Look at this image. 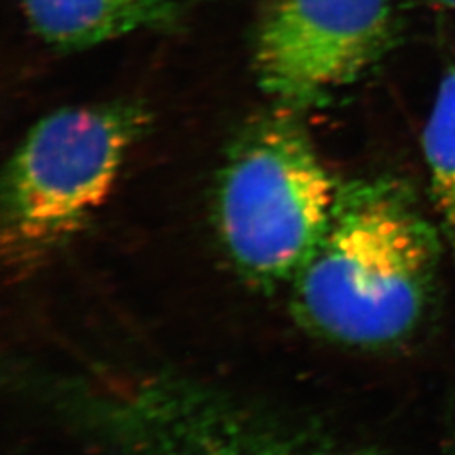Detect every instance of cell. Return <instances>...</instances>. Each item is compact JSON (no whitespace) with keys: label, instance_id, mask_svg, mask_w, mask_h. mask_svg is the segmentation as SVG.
<instances>
[{"label":"cell","instance_id":"obj_1","mask_svg":"<svg viewBox=\"0 0 455 455\" xmlns=\"http://www.w3.org/2000/svg\"><path fill=\"white\" fill-rule=\"evenodd\" d=\"M440 259L439 228L405 180L339 184L324 236L299 274V302L336 341H403L432 304Z\"/></svg>","mask_w":455,"mask_h":455},{"label":"cell","instance_id":"obj_2","mask_svg":"<svg viewBox=\"0 0 455 455\" xmlns=\"http://www.w3.org/2000/svg\"><path fill=\"white\" fill-rule=\"evenodd\" d=\"M339 184L291 110L251 120L218 176L216 218L231 259L250 275H299L329 227Z\"/></svg>","mask_w":455,"mask_h":455},{"label":"cell","instance_id":"obj_3","mask_svg":"<svg viewBox=\"0 0 455 455\" xmlns=\"http://www.w3.org/2000/svg\"><path fill=\"white\" fill-rule=\"evenodd\" d=\"M148 127V110L135 101L69 107L41 118L5 167V238L16 250H39L78 231L107 201Z\"/></svg>","mask_w":455,"mask_h":455},{"label":"cell","instance_id":"obj_4","mask_svg":"<svg viewBox=\"0 0 455 455\" xmlns=\"http://www.w3.org/2000/svg\"><path fill=\"white\" fill-rule=\"evenodd\" d=\"M391 0H272L255 43L261 90L291 112L324 105L390 48Z\"/></svg>","mask_w":455,"mask_h":455},{"label":"cell","instance_id":"obj_5","mask_svg":"<svg viewBox=\"0 0 455 455\" xmlns=\"http://www.w3.org/2000/svg\"><path fill=\"white\" fill-rule=\"evenodd\" d=\"M20 5L34 33L61 49L167 29L180 16L176 0H20Z\"/></svg>","mask_w":455,"mask_h":455},{"label":"cell","instance_id":"obj_6","mask_svg":"<svg viewBox=\"0 0 455 455\" xmlns=\"http://www.w3.org/2000/svg\"><path fill=\"white\" fill-rule=\"evenodd\" d=\"M422 146L432 201L455 263V68L440 82L434 110L423 131Z\"/></svg>","mask_w":455,"mask_h":455},{"label":"cell","instance_id":"obj_7","mask_svg":"<svg viewBox=\"0 0 455 455\" xmlns=\"http://www.w3.org/2000/svg\"><path fill=\"white\" fill-rule=\"evenodd\" d=\"M430 2L437 4V5L443 7V9H451V11L455 12V0H430Z\"/></svg>","mask_w":455,"mask_h":455},{"label":"cell","instance_id":"obj_8","mask_svg":"<svg viewBox=\"0 0 455 455\" xmlns=\"http://www.w3.org/2000/svg\"><path fill=\"white\" fill-rule=\"evenodd\" d=\"M229 455H272V454H255V452H244V454H229Z\"/></svg>","mask_w":455,"mask_h":455},{"label":"cell","instance_id":"obj_9","mask_svg":"<svg viewBox=\"0 0 455 455\" xmlns=\"http://www.w3.org/2000/svg\"><path fill=\"white\" fill-rule=\"evenodd\" d=\"M449 455H455V439L454 443H452V449H451V454Z\"/></svg>","mask_w":455,"mask_h":455}]
</instances>
